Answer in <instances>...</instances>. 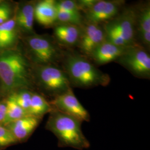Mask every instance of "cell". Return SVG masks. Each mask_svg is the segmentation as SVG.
<instances>
[{
	"instance_id": "1",
	"label": "cell",
	"mask_w": 150,
	"mask_h": 150,
	"mask_svg": "<svg viewBox=\"0 0 150 150\" xmlns=\"http://www.w3.org/2000/svg\"><path fill=\"white\" fill-rule=\"evenodd\" d=\"M32 64L18 46L0 52V83L4 97L33 86Z\"/></svg>"
},
{
	"instance_id": "2",
	"label": "cell",
	"mask_w": 150,
	"mask_h": 150,
	"mask_svg": "<svg viewBox=\"0 0 150 150\" xmlns=\"http://www.w3.org/2000/svg\"><path fill=\"white\" fill-rule=\"evenodd\" d=\"M62 62V69L72 87L90 88L105 87L110 82L109 75L98 69L90 59L81 54L66 53Z\"/></svg>"
},
{
	"instance_id": "3",
	"label": "cell",
	"mask_w": 150,
	"mask_h": 150,
	"mask_svg": "<svg viewBox=\"0 0 150 150\" xmlns=\"http://www.w3.org/2000/svg\"><path fill=\"white\" fill-rule=\"evenodd\" d=\"M82 122L68 115L52 109L45 127L56 137L59 147H71L83 150L90 147V143L84 135Z\"/></svg>"
},
{
	"instance_id": "4",
	"label": "cell",
	"mask_w": 150,
	"mask_h": 150,
	"mask_svg": "<svg viewBox=\"0 0 150 150\" xmlns=\"http://www.w3.org/2000/svg\"><path fill=\"white\" fill-rule=\"evenodd\" d=\"M22 48L32 65H57L64 56V53L54 38L48 35L36 33L22 36Z\"/></svg>"
},
{
	"instance_id": "5",
	"label": "cell",
	"mask_w": 150,
	"mask_h": 150,
	"mask_svg": "<svg viewBox=\"0 0 150 150\" xmlns=\"http://www.w3.org/2000/svg\"><path fill=\"white\" fill-rule=\"evenodd\" d=\"M136 17L137 7H124L115 17L102 25L106 40L123 47L139 45L136 38Z\"/></svg>"
},
{
	"instance_id": "6",
	"label": "cell",
	"mask_w": 150,
	"mask_h": 150,
	"mask_svg": "<svg viewBox=\"0 0 150 150\" xmlns=\"http://www.w3.org/2000/svg\"><path fill=\"white\" fill-rule=\"evenodd\" d=\"M32 78L33 85L52 98L72 88L66 72L58 65H32Z\"/></svg>"
},
{
	"instance_id": "7",
	"label": "cell",
	"mask_w": 150,
	"mask_h": 150,
	"mask_svg": "<svg viewBox=\"0 0 150 150\" xmlns=\"http://www.w3.org/2000/svg\"><path fill=\"white\" fill-rule=\"evenodd\" d=\"M148 51L139 45L129 47L115 62L137 78L150 79V55Z\"/></svg>"
},
{
	"instance_id": "8",
	"label": "cell",
	"mask_w": 150,
	"mask_h": 150,
	"mask_svg": "<svg viewBox=\"0 0 150 150\" xmlns=\"http://www.w3.org/2000/svg\"><path fill=\"white\" fill-rule=\"evenodd\" d=\"M125 1L122 0H97L91 8L84 12V23L102 25L118 15Z\"/></svg>"
},
{
	"instance_id": "9",
	"label": "cell",
	"mask_w": 150,
	"mask_h": 150,
	"mask_svg": "<svg viewBox=\"0 0 150 150\" xmlns=\"http://www.w3.org/2000/svg\"><path fill=\"white\" fill-rule=\"evenodd\" d=\"M52 108L71 116L81 122H89L91 116L82 106L71 88L64 93L54 97L49 101Z\"/></svg>"
},
{
	"instance_id": "10",
	"label": "cell",
	"mask_w": 150,
	"mask_h": 150,
	"mask_svg": "<svg viewBox=\"0 0 150 150\" xmlns=\"http://www.w3.org/2000/svg\"><path fill=\"white\" fill-rule=\"evenodd\" d=\"M106 40L102 25L84 23L77 45L81 54L88 58L96 48Z\"/></svg>"
},
{
	"instance_id": "11",
	"label": "cell",
	"mask_w": 150,
	"mask_h": 150,
	"mask_svg": "<svg viewBox=\"0 0 150 150\" xmlns=\"http://www.w3.org/2000/svg\"><path fill=\"white\" fill-rule=\"evenodd\" d=\"M127 48L119 46L105 40L94 50L88 59L97 66L115 62Z\"/></svg>"
},
{
	"instance_id": "12",
	"label": "cell",
	"mask_w": 150,
	"mask_h": 150,
	"mask_svg": "<svg viewBox=\"0 0 150 150\" xmlns=\"http://www.w3.org/2000/svg\"><path fill=\"white\" fill-rule=\"evenodd\" d=\"M35 4V2H23L18 6L15 10L14 17L22 37L35 33L33 28Z\"/></svg>"
},
{
	"instance_id": "13",
	"label": "cell",
	"mask_w": 150,
	"mask_h": 150,
	"mask_svg": "<svg viewBox=\"0 0 150 150\" xmlns=\"http://www.w3.org/2000/svg\"><path fill=\"white\" fill-rule=\"evenodd\" d=\"M53 27V38L59 46L66 47L77 46L80 38L82 26L57 23Z\"/></svg>"
},
{
	"instance_id": "14",
	"label": "cell",
	"mask_w": 150,
	"mask_h": 150,
	"mask_svg": "<svg viewBox=\"0 0 150 150\" xmlns=\"http://www.w3.org/2000/svg\"><path fill=\"white\" fill-rule=\"evenodd\" d=\"M42 118L27 115L5 125L11 131L17 142L26 141L38 128Z\"/></svg>"
},
{
	"instance_id": "15",
	"label": "cell",
	"mask_w": 150,
	"mask_h": 150,
	"mask_svg": "<svg viewBox=\"0 0 150 150\" xmlns=\"http://www.w3.org/2000/svg\"><path fill=\"white\" fill-rule=\"evenodd\" d=\"M136 38L141 46L149 50L150 48V5L147 2L145 5L137 7Z\"/></svg>"
},
{
	"instance_id": "16",
	"label": "cell",
	"mask_w": 150,
	"mask_h": 150,
	"mask_svg": "<svg viewBox=\"0 0 150 150\" xmlns=\"http://www.w3.org/2000/svg\"><path fill=\"white\" fill-rule=\"evenodd\" d=\"M56 1L42 0L35 2V20L44 27L54 26L57 23Z\"/></svg>"
},
{
	"instance_id": "17",
	"label": "cell",
	"mask_w": 150,
	"mask_h": 150,
	"mask_svg": "<svg viewBox=\"0 0 150 150\" xmlns=\"http://www.w3.org/2000/svg\"><path fill=\"white\" fill-rule=\"evenodd\" d=\"M21 37L13 16L0 25V52L17 47Z\"/></svg>"
},
{
	"instance_id": "18",
	"label": "cell",
	"mask_w": 150,
	"mask_h": 150,
	"mask_svg": "<svg viewBox=\"0 0 150 150\" xmlns=\"http://www.w3.org/2000/svg\"><path fill=\"white\" fill-rule=\"evenodd\" d=\"M52 110L51 106L41 94L33 92L28 115L42 118L46 113H49Z\"/></svg>"
},
{
	"instance_id": "19",
	"label": "cell",
	"mask_w": 150,
	"mask_h": 150,
	"mask_svg": "<svg viewBox=\"0 0 150 150\" xmlns=\"http://www.w3.org/2000/svg\"><path fill=\"white\" fill-rule=\"evenodd\" d=\"M5 99L6 103V118L4 125L29 115L11 97L8 96Z\"/></svg>"
},
{
	"instance_id": "20",
	"label": "cell",
	"mask_w": 150,
	"mask_h": 150,
	"mask_svg": "<svg viewBox=\"0 0 150 150\" xmlns=\"http://www.w3.org/2000/svg\"><path fill=\"white\" fill-rule=\"evenodd\" d=\"M32 92L33 91L31 89L21 88L13 92L8 96L11 97L15 100V101L28 115Z\"/></svg>"
},
{
	"instance_id": "21",
	"label": "cell",
	"mask_w": 150,
	"mask_h": 150,
	"mask_svg": "<svg viewBox=\"0 0 150 150\" xmlns=\"http://www.w3.org/2000/svg\"><path fill=\"white\" fill-rule=\"evenodd\" d=\"M57 23H67L82 26L84 24V18L81 13L57 11Z\"/></svg>"
},
{
	"instance_id": "22",
	"label": "cell",
	"mask_w": 150,
	"mask_h": 150,
	"mask_svg": "<svg viewBox=\"0 0 150 150\" xmlns=\"http://www.w3.org/2000/svg\"><path fill=\"white\" fill-rule=\"evenodd\" d=\"M17 143L11 131L5 125H0V149Z\"/></svg>"
},
{
	"instance_id": "23",
	"label": "cell",
	"mask_w": 150,
	"mask_h": 150,
	"mask_svg": "<svg viewBox=\"0 0 150 150\" xmlns=\"http://www.w3.org/2000/svg\"><path fill=\"white\" fill-rule=\"evenodd\" d=\"M57 11H64L74 13H81L76 1L73 0L56 1Z\"/></svg>"
},
{
	"instance_id": "24",
	"label": "cell",
	"mask_w": 150,
	"mask_h": 150,
	"mask_svg": "<svg viewBox=\"0 0 150 150\" xmlns=\"http://www.w3.org/2000/svg\"><path fill=\"white\" fill-rule=\"evenodd\" d=\"M14 16L13 8L9 2H0V25L10 20Z\"/></svg>"
},
{
	"instance_id": "25",
	"label": "cell",
	"mask_w": 150,
	"mask_h": 150,
	"mask_svg": "<svg viewBox=\"0 0 150 150\" xmlns=\"http://www.w3.org/2000/svg\"><path fill=\"white\" fill-rule=\"evenodd\" d=\"M97 0H79L76 1L81 12H85L93 5Z\"/></svg>"
},
{
	"instance_id": "26",
	"label": "cell",
	"mask_w": 150,
	"mask_h": 150,
	"mask_svg": "<svg viewBox=\"0 0 150 150\" xmlns=\"http://www.w3.org/2000/svg\"><path fill=\"white\" fill-rule=\"evenodd\" d=\"M6 118V103L5 99L0 101V125H4Z\"/></svg>"
},
{
	"instance_id": "27",
	"label": "cell",
	"mask_w": 150,
	"mask_h": 150,
	"mask_svg": "<svg viewBox=\"0 0 150 150\" xmlns=\"http://www.w3.org/2000/svg\"><path fill=\"white\" fill-rule=\"evenodd\" d=\"M3 96V94H2V87H1V85L0 83V98Z\"/></svg>"
}]
</instances>
